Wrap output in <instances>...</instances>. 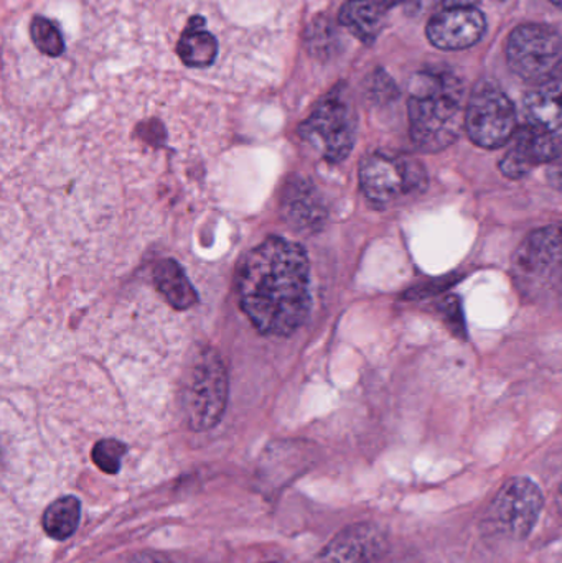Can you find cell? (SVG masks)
I'll return each instance as SVG.
<instances>
[{"instance_id":"obj_8","label":"cell","mask_w":562,"mask_h":563,"mask_svg":"<svg viewBox=\"0 0 562 563\" xmlns=\"http://www.w3.org/2000/svg\"><path fill=\"white\" fill-rule=\"evenodd\" d=\"M543 493L528 478H511L502 486L491 508L495 528L514 539H525L543 509Z\"/></svg>"},{"instance_id":"obj_25","label":"cell","mask_w":562,"mask_h":563,"mask_svg":"<svg viewBox=\"0 0 562 563\" xmlns=\"http://www.w3.org/2000/svg\"><path fill=\"white\" fill-rule=\"evenodd\" d=\"M481 0H444V9H451V7H475Z\"/></svg>"},{"instance_id":"obj_16","label":"cell","mask_w":562,"mask_h":563,"mask_svg":"<svg viewBox=\"0 0 562 563\" xmlns=\"http://www.w3.org/2000/svg\"><path fill=\"white\" fill-rule=\"evenodd\" d=\"M177 53L190 68H208L218 56V40L205 29L203 16H194L178 40Z\"/></svg>"},{"instance_id":"obj_11","label":"cell","mask_w":562,"mask_h":563,"mask_svg":"<svg viewBox=\"0 0 562 563\" xmlns=\"http://www.w3.org/2000/svg\"><path fill=\"white\" fill-rule=\"evenodd\" d=\"M561 157V135L528 124L514 135V144L500 161V170L505 177L524 178L538 165L551 164Z\"/></svg>"},{"instance_id":"obj_2","label":"cell","mask_w":562,"mask_h":563,"mask_svg":"<svg viewBox=\"0 0 562 563\" xmlns=\"http://www.w3.org/2000/svg\"><path fill=\"white\" fill-rule=\"evenodd\" d=\"M464 81L451 69L429 68L409 88V134L422 152L451 147L465 128Z\"/></svg>"},{"instance_id":"obj_18","label":"cell","mask_w":562,"mask_h":563,"mask_svg":"<svg viewBox=\"0 0 562 563\" xmlns=\"http://www.w3.org/2000/svg\"><path fill=\"white\" fill-rule=\"evenodd\" d=\"M81 519V503L75 496H63L46 508L42 525L55 541H66L75 534Z\"/></svg>"},{"instance_id":"obj_14","label":"cell","mask_w":562,"mask_h":563,"mask_svg":"<svg viewBox=\"0 0 562 563\" xmlns=\"http://www.w3.org/2000/svg\"><path fill=\"white\" fill-rule=\"evenodd\" d=\"M528 124L544 131L562 128V66L550 78L538 82L524 101Z\"/></svg>"},{"instance_id":"obj_9","label":"cell","mask_w":562,"mask_h":563,"mask_svg":"<svg viewBox=\"0 0 562 563\" xmlns=\"http://www.w3.org/2000/svg\"><path fill=\"white\" fill-rule=\"evenodd\" d=\"M515 269L528 284L562 287V224L533 231L515 256Z\"/></svg>"},{"instance_id":"obj_17","label":"cell","mask_w":562,"mask_h":563,"mask_svg":"<svg viewBox=\"0 0 562 563\" xmlns=\"http://www.w3.org/2000/svg\"><path fill=\"white\" fill-rule=\"evenodd\" d=\"M154 280L158 291L168 303L178 310H187L198 301L194 285L185 276L184 269L175 261L165 260L155 267Z\"/></svg>"},{"instance_id":"obj_28","label":"cell","mask_w":562,"mask_h":563,"mask_svg":"<svg viewBox=\"0 0 562 563\" xmlns=\"http://www.w3.org/2000/svg\"><path fill=\"white\" fill-rule=\"evenodd\" d=\"M558 505H560V509L562 511V485L560 488V495H558Z\"/></svg>"},{"instance_id":"obj_7","label":"cell","mask_w":562,"mask_h":563,"mask_svg":"<svg viewBox=\"0 0 562 563\" xmlns=\"http://www.w3.org/2000/svg\"><path fill=\"white\" fill-rule=\"evenodd\" d=\"M505 56L518 78L538 85L562 66V35L544 23H521L508 35Z\"/></svg>"},{"instance_id":"obj_13","label":"cell","mask_w":562,"mask_h":563,"mask_svg":"<svg viewBox=\"0 0 562 563\" xmlns=\"http://www.w3.org/2000/svg\"><path fill=\"white\" fill-rule=\"evenodd\" d=\"M284 220L296 233L316 234L327 223L326 203L309 178H293L280 200Z\"/></svg>"},{"instance_id":"obj_12","label":"cell","mask_w":562,"mask_h":563,"mask_svg":"<svg viewBox=\"0 0 562 563\" xmlns=\"http://www.w3.org/2000/svg\"><path fill=\"white\" fill-rule=\"evenodd\" d=\"M386 548L388 538L379 526H350L327 544L319 563H375Z\"/></svg>"},{"instance_id":"obj_26","label":"cell","mask_w":562,"mask_h":563,"mask_svg":"<svg viewBox=\"0 0 562 563\" xmlns=\"http://www.w3.org/2000/svg\"><path fill=\"white\" fill-rule=\"evenodd\" d=\"M382 2L389 9V7L398 5V3H403L405 0H382Z\"/></svg>"},{"instance_id":"obj_29","label":"cell","mask_w":562,"mask_h":563,"mask_svg":"<svg viewBox=\"0 0 562 563\" xmlns=\"http://www.w3.org/2000/svg\"><path fill=\"white\" fill-rule=\"evenodd\" d=\"M502 2H504V0H502Z\"/></svg>"},{"instance_id":"obj_5","label":"cell","mask_w":562,"mask_h":563,"mask_svg":"<svg viewBox=\"0 0 562 563\" xmlns=\"http://www.w3.org/2000/svg\"><path fill=\"white\" fill-rule=\"evenodd\" d=\"M355 109L343 91L335 89L322 99L299 128L300 139L330 164H340L352 154L356 141Z\"/></svg>"},{"instance_id":"obj_20","label":"cell","mask_w":562,"mask_h":563,"mask_svg":"<svg viewBox=\"0 0 562 563\" xmlns=\"http://www.w3.org/2000/svg\"><path fill=\"white\" fill-rule=\"evenodd\" d=\"M128 453V446L119 440L108 439L96 443L91 459L95 465L108 475H115L121 470L122 459Z\"/></svg>"},{"instance_id":"obj_23","label":"cell","mask_w":562,"mask_h":563,"mask_svg":"<svg viewBox=\"0 0 562 563\" xmlns=\"http://www.w3.org/2000/svg\"><path fill=\"white\" fill-rule=\"evenodd\" d=\"M128 563H172L165 555L157 554V552H141L134 555Z\"/></svg>"},{"instance_id":"obj_10","label":"cell","mask_w":562,"mask_h":563,"mask_svg":"<svg viewBox=\"0 0 562 563\" xmlns=\"http://www.w3.org/2000/svg\"><path fill=\"white\" fill-rule=\"evenodd\" d=\"M487 32V19L475 7H451L434 13L426 26V36L436 48L461 52L477 45Z\"/></svg>"},{"instance_id":"obj_1","label":"cell","mask_w":562,"mask_h":563,"mask_svg":"<svg viewBox=\"0 0 562 563\" xmlns=\"http://www.w3.org/2000/svg\"><path fill=\"white\" fill-rule=\"evenodd\" d=\"M309 257L300 244L267 238L238 273V298L263 334L289 336L309 317Z\"/></svg>"},{"instance_id":"obj_27","label":"cell","mask_w":562,"mask_h":563,"mask_svg":"<svg viewBox=\"0 0 562 563\" xmlns=\"http://www.w3.org/2000/svg\"><path fill=\"white\" fill-rule=\"evenodd\" d=\"M550 2L553 3V5H557L558 9L562 10V0H550Z\"/></svg>"},{"instance_id":"obj_15","label":"cell","mask_w":562,"mask_h":563,"mask_svg":"<svg viewBox=\"0 0 562 563\" xmlns=\"http://www.w3.org/2000/svg\"><path fill=\"white\" fill-rule=\"evenodd\" d=\"M388 7L382 0H346L339 13V22L360 42L372 45L386 25Z\"/></svg>"},{"instance_id":"obj_21","label":"cell","mask_w":562,"mask_h":563,"mask_svg":"<svg viewBox=\"0 0 562 563\" xmlns=\"http://www.w3.org/2000/svg\"><path fill=\"white\" fill-rule=\"evenodd\" d=\"M368 92L375 101H392L398 95V89H396L395 82H393L389 76L378 71L372 78V86H370Z\"/></svg>"},{"instance_id":"obj_24","label":"cell","mask_w":562,"mask_h":563,"mask_svg":"<svg viewBox=\"0 0 562 563\" xmlns=\"http://www.w3.org/2000/svg\"><path fill=\"white\" fill-rule=\"evenodd\" d=\"M548 177H550V181L553 187L562 188V164L553 165L551 170L548 172Z\"/></svg>"},{"instance_id":"obj_6","label":"cell","mask_w":562,"mask_h":563,"mask_svg":"<svg viewBox=\"0 0 562 563\" xmlns=\"http://www.w3.org/2000/svg\"><path fill=\"white\" fill-rule=\"evenodd\" d=\"M518 115L514 101L498 82L481 79L465 106V131L475 145L498 148L517 134Z\"/></svg>"},{"instance_id":"obj_22","label":"cell","mask_w":562,"mask_h":563,"mask_svg":"<svg viewBox=\"0 0 562 563\" xmlns=\"http://www.w3.org/2000/svg\"><path fill=\"white\" fill-rule=\"evenodd\" d=\"M439 3H444V0H405L403 7L411 19H422L429 15Z\"/></svg>"},{"instance_id":"obj_4","label":"cell","mask_w":562,"mask_h":563,"mask_svg":"<svg viewBox=\"0 0 562 563\" xmlns=\"http://www.w3.org/2000/svg\"><path fill=\"white\" fill-rule=\"evenodd\" d=\"M228 400V376L214 350H203L191 361L181 387V409L188 427L205 432L220 423Z\"/></svg>"},{"instance_id":"obj_3","label":"cell","mask_w":562,"mask_h":563,"mask_svg":"<svg viewBox=\"0 0 562 563\" xmlns=\"http://www.w3.org/2000/svg\"><path fill=\"white\" fill-rule=\"evenodd\" d=\"M428 184L425 165L409 155L376 151L360 164L363 194L373 207L382 210L419 197Z\"/></svg>"},{"instance_id":"obj_19","label":"cell","mask_w":562,"mask_h":563,"mask_svg":"<svg viewBox=\"0 0 562 563\" xmlns=\"http://www.w3.org/2000/svg\"><path fill=\"white\" fill-rule=\"evenodd\" d=\"M30 36H32L33 45L43 53V55L62 56L65 53V40L58 26L46 19V16H35L30 23Z\"/></svg>"}]
</instances>
